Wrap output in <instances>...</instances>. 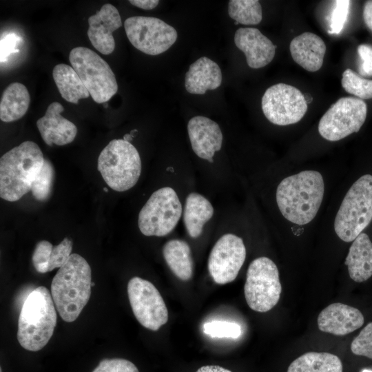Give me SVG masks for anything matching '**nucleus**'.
<instances>
[{
  "instance_id": "1",
  "label": "nucleus",
  "mask_w": 372,
  "mask_h": 372,
  "mask_svg": "<svg viewBox=\"0 0 372 372\" xmlns=\"http://www.w3.org/2000/svg\"><path fill=\"white\" fill-rule=\"evenodd\" d=\"M327 180L324 171L300 169L285 175L278 183L274 202L282 224L300 233L313 225L324 205Z\"/></svg>"
},
{
  "instance_id": "2",
  "label": "nucleus",
  "mask_w": 372,
  "mask_h": 372,
  "mask_svg": "<svg viewBox=\"0 0 372 372\" xmlns=\"http://www.w3.org/2000/svg\"><path fill=\"white\" fill-rule=\"evenodd\" d=\"M372 221V174H364L345 190L339 187L326 211L322 225L340 241L352 242Z\"/></svg>"
},
{
  "instance_id": "3",
  "label": "nucleus",
  "mask_w": 372,
  "mask_h": 372,
  "mask_svg": "<svg viewBox=\"0 0 372 372\" xmlns=\"http://www.w3.org/2000/svg\"><path fill=\"white\" fill-rule=\"evenodd\" d=\"M92 271L86 260L72 254L52 279L51 295L56 310L65 322L77 319L91 295Z\"/></svg>"
},
{
  "instance_id": "4",
  "label": "nucleus",
  "mask_w": 372,
  "mask_h": 372,
  "mask_svg": "<svg viewBox=\"0 0 372 372\" xmlns=\"http://www.w3.org/2000/svg\"><path fill=\"white\" fill-rule=\"evenodd\" d=\"M45 158L39 146L26 141L0 158V196L14 202L30 191Z\"/></svg>"
},
{
  "instance_id": "5",
  "label": "nucleus",
  "mask_w": 372,
  "mask_h": 372,
  "mask_svg": "<svg viewBox=\"0 0 372 372\" xmlns=\"http://www.w3.org/2000/svg\"><path fill=\"white\" fill-rule=\"evenodd\" d=\"M56 312L47 288L40 286L25 298L18 320L17 339L30 351L43 349L51 338L56 324Z\"/></svg>"
},
{
  "instance_id": "6",
  "label": "nucleus",
  "mask_w": 372,
  "mask_h": 372,
  "mask_svg": "<svg viewBox=\"0 0 372 372\" xmlns=\"http://www.w3.org/2000/svg\"><path fill=\"white\" fill-rule=\"evenodd\" d=\"M141 160L136 148L123 139L112 140L101 152L97 169L113 190L125 192L132 188L141 174Z\"/></svg>"
},
{
  "instance_id": "7",
  "label": "nucleus",
  "mask_w": 372,
  "mask_h": 372,
  "mask_svg": "<svg viewBox=\"0 0 372 372\" xmlns=\"http://www.w3.org/2000/svg\"><path fill=\"white\" fill-rule=\"evenodd\" d=\"M69 61L96 103H107L117 92L118 83L113 71L93 50L76 47L70 51Z\"/></svg>"
},
{
  "instance_id": "8",
  "label": "nucleus",
  "mask_w": 372,
  "mask_h": 372,
  "mask_svg": "<svg viewBox=\"0 0 372 372\" xmlns=\"http://www.w3.org/2000/svg\"><path fill=\"white\" fill-rule=\"evenodd\" d=\"M183 207L176 191L163 187L152 193L138 214V225L146 236H165L177 225Z\"/></svg>"
},
{
  "instance_id": "9",
  "label": "nucleus",
  "mask_w": 372,
  "mask_h": 372,
  "mask_svg": "<svg viewBox=\"0 0 372 372\" xmlns=\"http://www.w3.org/2000/svg\"><path fill=\"white\" fill-rule=\"evenodd\" d=\"M282 291L279 271L268 257L254 259L247 271L244 293L248 306L257 312H267L278 302Z\"/></svg>"
},
{
  "instance_id": "10",
  "label": "nucleus",
  "mask_w": 372,
  "mask_h": 372,
  "mask_svg": "<svg viewBox=\"0 0 372 372\" xmlns=\"http://www.w3.org/2000/svg\"><path fill=\"white\" fill-rule=\"evenodd\" d=\"M366 114L367 106L363 100L355 97L340 98L321 117L318 133L326 141H341L359 132Z\"/></svg>"
},
{
  "instance_id": "11",
  "label": "nucleus",
  "mask_w": 372,
  "mask_h": 372,
  "mask_svg": "<svg viewBox=\"0 0 372 372\" xmlns=\"http://www.w3.org/2000/svg\"><path fill=\"white\" fill-rule=\"evenodd\" d=\"M124 28L132 45L149 55L165 52L178 37L174 28L156 17H131L125 21Z\"/></svg>"
},
{
  "instance_id": "12",
  "label": "nucleus",
  "mask_w": 372,
  "mask_h": 372,
  "mask_svg": "<svg viewBox=\"0 0 372 372\" xmlns=\"http://www.w3.org/2000/svg\"><path fill=\"white\" fill-rule=\"evenodd\" d=\"M262 110L267 119L279 126L299 122L307 111V101L296 87L278 83L269 87L262 97Z\"/></svg>"
},
{
  "instance_id": "13",
  "label": "nucleus",
  "mask_w": 372,
  "mask_h": 372,
  "mask_svg": "<svg viewBox=\"0 0 372 372\" xmlns=\"http://www.w3.org/2000/svg\"><path fill=\"white\" fill-rule=\"evenodd\" d=\"M127 294L133 313L142 326L157 331L167 322L166 304L152 282L133 277L127 284Z\"/></svg>"
},
{
  "instance_id": "14",
  "label": "nucleus",
  "mask_w": 372,
  "mask_h": 372,
  "mask_svg": "<svg viewBox=\"0 0 372 372\" xmlns=\"http://www.w3.org/2000/svg\"><path fill=\"white\" fill-rule=\"evenodd\" d=\"M246 255L242 238L231 233L223 235L212 247L208 258V270L214 281L219 285L234 281Z\"/></svg>"
},
{
  "instance_id": "15",
  "label": "nucleus",
  "mask_w": 372,
  "mask_h": 372,
  "mask_svg": "<svg viewBox=\"0 0 372 372\" xmlns=\"http://www.w3.org/2000/svg\"><path fill=\"white\" fill-rule=\"evenodd\" d=\"M187 132L194 152L200 158L214 162V156L221 147L223 135L218 124L203 116L190 118Z\"/></svg>"
},
{
  "instance_id": "16",
  "label": "nucleus",
  "mask_w": 372,
  "mask_h": 372,
  "mask_svg": "<svg viewBox=\"0 0 372 372\" xmlns=\"http://www.w3.org/2000/svg\"><path fill=\"white\" fill-rule=\"evenodd\" d=\"M88 23L87 34L92 45L103 54L113 52L115 41L112 34L122 25L116 8L110 3L104 4L100 10L89 17Z\"/></svg>"
},
{
  "instance_id": "17",
  "label": "nucleus",
  "mask_w": 372,
  "mask_h": 372,
  "mask_svg": "<svg viewBox=\"0 0 372 372\" xmlns=\"http://www.w3.org/2000/svg\"><path fill=\"white\" fill-rule=\"evenodd\" d=\"M234 43L244 52L251 68H263L274 58L276 46L257 28H238L234 34Z\"/></svg>"
},
{
  "instance_id": "18",
  "label": "nucleus",
  "mask_w": 372,
  "mask_h": 372,
  "mask_svg": "<svg viewBox=\"0 0 372 372\" xmlns=\"http://www.w3.org/2000/svg\"><path fill=\"white\" fill-rule=\"evenodd\" d=\"M63 110L60 103L52 102L48 105L45 115L37 121L41 136L49 146L69 144L76 136L75 124L61 115Z\"/></svg>"
},
{
  "instance_id": "19",
  "label": "nucleus",
  "mask_w": 372,
  "mask_h": 372,
  "mask_svg": "<svg viewBox=\"0 0 372 372\" xmlns=\"http://www.w3.org/2000/svg\"><path fill=\"white\" fill-rule=\"evenodd\" d=\"M363 324L364 316L360 310L341 302L329 304L318 317L319 329L335 335L349 334Z\"/></svg>"
},
{
  "instance_id": "20",
  "label": "nucleus",
  "mask_w": 372,
  "mask_h": 372,
  "mask_svg": "<svg viewBox=\"0 0 372 372\" xmlns=\"http://www.w3.org/2000/svg\"><path fill=\"white\" fill-rule=\"evenodd\" d=\"M289 50L293 61L304 70L314 72L322 66L326 45L317 34L305 32L296 36L291 40Z\"/></svg>"
},
{
  "instance_id": "21",
  "label": "nucleus",
  "mask_w": 372,
  "mask_h": 372,
  "mask_svg": "<svg viewBox=\"0 0 372 372\" xmlns=\"http://www.w3.org/2000/svg\"><path fill=\"white\" fill-rule=\"evenodd\" d=\"M222 72L218 65L211 59L202 56L189 65L185 74V87L193 94H204L208 90L220 87Z\"/></svg>"
},
{
  "instance_id": "22",
  "label": "nucleus",
  "mask_w": 372,
  "mask_h": 372,
  "mask_svg": "<svg viewBox=\"0 0 372 372\" xmlns=\"http://www.w3.org/2000/svg\"><path fill=\"white\" fill-rule=\"evenodd\" d=\"M344 264L350 278L356 282L372 276V242L366 233L362 231L351 242Z\"/></svg>"
},
{
  "instance_id": "23",
  "label": "nucleus",
  "mask_w": 372,
  "mask_h": 372,
  "mask_svg": "<svg viewBox=\"0 0 372 372\" xmlns=\"http://www.w3.org/2000/svg\"><path fill=\"white\" fill-rule=\"evenodd\" d=\"M214 212V207L207 198L197 192L189 193L183 213L184 225L189 236L193 238L200 236Z\"/></svg>"
},
{
  "instance_id": "24",
  "label": "nucleus",
  "mask_w": 372,
  "mask_h": 372,
  "mask_svg": "<svg viewBox=\"0 0 372 372\" xmlns=\"http://www.w3.org/2000/svg\"><path fill=\"white\" fill-rule=\"evenodd\" d=\"M30 96L22 83L14 82L3 92L0 102V118L6 123L13 122L23 117L28 110Z\"/></svg>"
},
{
  "instance_id": "25",
  "label": "nucleus",
  "mask_w": 372,
  "mask_h": 372,
  "mask_svg": "<svg viewBox=\"0 0 372 372\" xmlns=\"http://www.w3.org/2000/svg\"><path fill=\"white\" fill-rule=\"evenodd\" d=\"M163 255L176 277L184 281L192 278L194 264L192 251L187 242L180 239L167 241L163 247Z\"/></svg>"
},
{
  "instance_id": "26",
  "label": "nucleus",
  "mask_w": 372,
  "mask_h": 372,
  "mask_svg": "<svg viewBox=\"0 0 372 372\" xmlns=\"http://www.w3.org/2000/svg\"><path fill=\"white\" fill-rule=\"evenodd\" d=\"M52 76L63 99L72 103H78L90 95L80 77L72 66L60 63L52 70Z\"/></svg>"
},
{
  "instance_id": "27",
  "label": "nucleus",
  "mask_w": 372,
  "mask_h": 372,
  "mask_svg": "<svg viewBox=\"0 0 372 372\" xmlns=\"http://www.w3.org/2000/svg\"><path fill=\"white\" fill-rule=\"evenodd\" d=\"M287 372H342V364L332 353L308 352L294 360Z\"/></svg>"
},
{
  "instance_id": "28",
  "label": "nucleus",
  "mask_w": 372,
  "mask_h": 372,
  "mask_svg": "<svg viewBox=\"0 0 372 372\" xmlns=\"http://www.w3.org/2000/svg\"><path fill=\"white\" fill-rule=\"evenodd\" d=\"M228 13L236 23L242 25H256L262 19V6L257 0H231Z\"/></svg>"
},
{
  "instance_id": "29",
  "label": "nucleus",
  "mask_w": 372,
  "mask_h": 372,
  "mask_svg": "<svg viewBox=\"0 0 372 372\" xmlns=\"http://www.w3.org/2000/svg\"><path fill=\"white\" fill-rule=\"evenodd\" d=\"M341 84L346 92L360 99H372V80L364 79L351 69L343 72Z\"/></svg>"
},
{
  "instance_id": "30",
  "label": "nucleus",
  "mask_w": 372,
  "mask_h": 372,
  "mask_svg": "<svg viewBox=\"0 0 372 372\" xmlns=\"http://www.w3.org/2000/svg\"><path fill=\"white\" fill-rule=\"evenodd\" d=\"M54 178V169L51 162L45 158L43 167L34 180L31 192L34 198L39 201L47 200L52 192Z\"/></svg>"
},
{
  "instance_id": "31",
  "label": "nucleus",
  "mask_w": 372,
  "mask_h": 372,
  "mask_svg": "<svg viewBox=\"0 0 372 372\" xmlns=\"http://www.w3.org/2000/svg\"><path fill=\"white\" fill-rule=\"evenodd\" d=\"M203 332L211 338H238L242 334L241 327L235 322L213 320L203 325Z\"/></svg>"
},
{
  "instance_id": "32",
  "label": "nucleus",
  "mask_w": 372,
  "mask_h": 372,
  "mask_svg": "<svg viewBox=\"0 0 372 372\" xmlns=\"http://www.w3.org/2000/svg\"><path fill=\"white\" fill-rule=\"evenodd\" d=\"M349 5L350 1L347 0L334 1L329 19V33L338 34L342 32L349 15Z\"/></svg>"
},
{
  "instance_id": "33",
  "label": "nucleus",
  "mask_w": 372,
  "mask_h": 372,
  "mask_svg": "<svg viewBox=\"0 0 372 372\" xmlns=\"http://www.w3.org/2000/svg\"><path fill=\"white\" fill-rule=\"evenodd\" d=\"M351 350L355 355L372 359V322L366 324L353 340Z\"/></svg>"
},
{
  "instance_id": "34",
  "label": "nucleus",
  "mask_w": 372,
  "mask_h": 372,
  "mask_svg": "<svg viewBox=\"0 0 372 372\" xmlns=\"http://www.w3.org/2000/svg\"><path fill=\"white\" fill-rule=\"evenodd\" d=\"M53 247L47 240H41L36 245L32 261L37 271L41 273L48 272V265Z\"/></svg>"
},
{
  "instance_id": "35",
  "label": "nucleus",
  "mask_w": 372,
  "mask_h": 372,
  "mask_svg": "<svg viewBox=\"0 0 372 372\" xmlns=\"http://www.w3.org/2000/svg\"><path fill=\"white\" fill-rule=\"evenodd\" d=\"M72 240L65 238L58 245L54 246L48 265V271L61 268L68 260L72 250Z\"/></svg>"
},
{
  "instance_id": "36",
  "label": "nucleus",
  "mask_w": 372,
  "mask_h": 372,
  "mask_svg": "<svg viewBox=\"0 0 372 372\" xmlns=\"http://www.w3.org/2000/svg\"><path fill=\"white\" fill-rule=\"evenodd\" d=\"M92 372H139L130 361L122 358L103 359Z\"/></svg>"
},
{
  "instance_id": "37",
  "label": "nucleus",
  "mask_w": 372,
  "mask_h": 372,
  "mask_svg": "<svg viewBox=\"0 0 372 372\" xmlns=\"http://www.w3.org/2000/svg\"><path fill=\"white\" fill-rule=\"evenodd\" d=\"M21 41V37L13 32H7L2 35L0 42L1 63L6 61L12 54L19 52L17 46Z\"/></svg>"
},
{
  "instance_id": "38",
  "label": "nucleus",
  "mask_w": 372,
  "mask_h": 372,
  "mask_svg": "<svg viewBox=\"0 0 372 372\" xmlns=\"http://www.w3.org/2000/svg\"><path fill=\"white\" fill-rule=\"evenodd\" d=\"M360 57L359 73L362 76H372V45L361 44L357 48Z\"/></svg>"
},
{
  "instance_id": "39",
  "label": "nucleus",
  "mask_w": 372,
  "mask_h": 372,
  "mask_svg": "<svg viewBox=\"0 0 372 372\" xmlns=\"http://www.w3.org/2000/svg\"><path fill=\"white\" fill-rule=\"evenodd\" d=\"M363 19L367 28L372 32V0L366 1L364 5Z\"/></svg>"
},
{
  "instance_id": "40",
  "label": "nucleus",
  "mask_w": 372,
  "mask_h": 372,
  "mask_svg": "<svg viewBox=\"0 0 372 372\" xmlns=\"http://www.w3.org/2000/svg\"><path fill=\"white\" fill-rule=\"evenodd\" d=\"M129 2L139 8L144 10H152L155 8L158 3V0H130Z\"/></svg>"
},
{
  "instance_id": "41",
  "label": "nucleus",
  "mask_w": 372,
  "mask_h": 372,
  "mask_svg": "<svg viewBox=\"0 0 372 372\" xmlns=\"http://www.w3.org/2000/svg\"><path fill=\"white\" fill-rule=\"evenodd\" d=\"M196 372H231L230 370L218 365H206L199 368Z\"/></svg>"
},
{
  "instance_id": "42",
  "label": "nucleus",
  "mask_w": 372,
  "mask_h": 372,
  "mask_svg": "<svg viewBox=\"0 0 372 372\" xmlns=\"http://www.w3.org/2000/svg\"><path fill=\"white\" fill-rule=\"evenodd\" d=\"M134 137V134H126L123 136V140L126 141H131L132 140Z\"/></svg>"
},
{
  "instance_id": "43",
  "label": "nucleus",
  "mask_w": 372,
  "mask_h": 372,
  "mask_svg": "<svg viewBox=\"0 0 372 372\" xmlns=\"http://www.w3.org/2000/svg\"><path fill=\"white\" fill-rule=\"evenodd\" d=\"M362 372H372V371L369 369H364Z\"/></svg>"
},
{
  "instance_id": "44",
  "label": "nucleus",
  "mask_w": 372,
  "mask_h": 372,
  "mask_svg": "<svg viewBox=\"0 0 372 372\" xmlns=\"http://www.w3.org/2000/svg\"><path fill=\"white\" fill-rule=\"evenodd\" d=\"M103 189H104V191H105V192H108V189H107V188H105V187L103 188Z\"/></svg>"
},
{
  "instance_id": "45",
  "label": "nucleus",
  "mask_w": 372,
  "mask_h": 372,
  "mask_svg": "<svg viewBox=\"0 0 372 372\" xmlns=\"http://www.w3.org/2000/svg\"><path fill=\"white\" fill-rule=\"evenodd\" d=\"M94 286V282H92V287Z\"/></svg>"
},
{
  "instance_id": "46",
  "label": "nucleus",
  "mask_w": 372,
  "mask_h": 372,
  "mask_svg": "<svg viewBox=\"0 0 372 372\" xmlns=\"http://www.w3.org/2000/svg\"><path fill=\"white\" fill-rule=\"evenodd\" d=\"M0 372H2V369H1V368H0Z\"/></svg>"
}]
</instances>
